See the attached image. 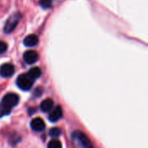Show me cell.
Wrapping results in <instances>:
<instances>
[{
    "instance_id": "3",
    "label": "cell",
    "mask_w": 148,
    "mask_h": 148,
    "mask_svg": "<svg viewBox=\"0 0 148 148\" xmlns=\"http://www.w3.org/2000/svg\"><path fill=\"white\" fill-rule=\"evenodd\" d=\"M21 17H22V15H21L19 12L14 13L13 15H11V16L8 18V20H7V22H6V23H5V26H4V32H5V33H10V32L13 31L14 29L16 27L17 23H19Z\"/></svg>"
},
{
    "instance_id": "2",
    "label": "cell",
    "mask_w": 148,
    "mask_h": 148,
    "mask_svg": "<svg viewBox=\"0 0 148 148\" xmlns=\"http://www.w3.org/2000/svg\"><path fill=\"white\" fill-rule=\"evenodd\" d=\"M73 139L79 143V145L83 148H94L90 140L86 134L81 131H75L73 133Z\"/></svg>"
},
{
    "instance_id": "7",
    "label": "cell",
    "mask_w": 148,
    "mask_h": 148,
    "mask_svg": "<svg viewBox=\"0 0 148 148\" xmlns=\"http://www.w3.org/2000/svg\"><path fill=\"white\" fill-rule=\"evenodd\" d=\"M38 59V54L35 50H28L23 54V60L27 64H33Z\"/></svg>"
},
{
    "instance_id": "6",
    "label": "cell",
    "mask_w": 148,
    "mask_h": 148,
    "mask_svg": "<svg viewBox=\"0 0 148 148\" xmlns=\"http://www.w3.org/2000/svg\"><path fill=\"white\" fill-rule=\"evenodd\" d=\"M62 114H63V112H62V109L60 106H57L55 108H53L49 114V121H51V122H56L58 121L62 117Z\"/></svg>"
},
{
    "instance_id": "10",
    "label": "cell",
    "mask_w": 148,
    "mask_h": 148,
    "mask_svg": "<svg viewBox=\"0 0 148 148\" xmlns=\"http://www.w3.org/2000/svg\"><path fill=\"white\" fill-rule=\"evenodd\" d=\"M23 43L27 47H34L38 43V37H37V36L33 35V34L29 35L24 38Z\"/></svg>"
},
{
    "instance_id": "14",
    "label": "cell",
    "mask_w": 148,
    "mask_h": 148,
    "mask_svg": "<svg viewBox=\"0 0 148 148\" xmlns=\"http://www.w3.org/2000/svg\"><path fill=\"white\" fill-rule=\"evenodd\" d=\"M10 111H11V109H10L6 107L3 106L2 104H0V117L8 115L9 114H10Z\"/></svg>"
},
{
    "instance_id": "9",
    "label": "cell",
    "mask_w": 148,
    "mask_h": 148,
    "mask_svg": "<svg viewBox=\"0 0 148 148\" xmlns=\"http://www.w3.org/2000/svg\"><path fill=\"white\" fill-rule=\"evenodd\" d=\"M54 108V101L48 98L46 100H44L43 101H42L41 105H40V108L43 113H49Z\"/></svg>"
},
{
    "instance_id": "17",
    "label": "cell",
    "mask_w": 148,
    "mask_h": 148,
    "mask_svg": "<svg viewBox=\"0 0 148 148\" xmlns=\"http://www.w3.org/2000/svg\"><path fill=\"white\" fill-rule=\"evenodd\" d=\"M42 90L41 88H36V89L35 90V92H34V93H35V95H36V96H40V95H42Z\"/></svg>"
},
{
    "instance_id": "12",
    "label": "cell",
    "mask_w": 148,
    "mask_h": 148,
    "mask_svg": "<svg viewBox=\"0 0 148 148\" xmlns=\"http://www.w3.org/2000/svg\"><path fill=\"white\" fill-rule=\"evenodd\" d=\"M48 148H62V145L61 141H59L56 139H54L49 142Z\"/></svg>"
},
{
    "instance_id": "1",
    "label": "cell",
    "mask_w": 148,
    "mask_h": 148,
    "mask_svg": "<svg viewBox=\"0 0 148 148\" xmlns=\"http://www.w3.org/2000/svg\"><path fill=\"white\" fill-rule=\"evenodd\" d=\"M34 80L28 75V74H23L20 75L16 80V84L18 88L22 90L28 91L31 88L34 83Z\"/></svg>"
},
{
    "instance_id": "16",
    "label": "cell",
    "mask_w": 148,
    "mask_h": 148,
    "mask_svg": "<svg viewBox=\"0 0 148 148\" xmlns=\"http://www.w3.org/2000/svg\"><path fill=\"white\" fill-rule=\"evenodd\" d=\"M7 49V44L6 42H3V41H0V54L5 52Z\"/></svg>"
},
{
    "instance_id": "11",
    "label": "cell",
    "mask_w": 148,
    "mask_h": 148,
    "mask_svg": "<svg viewBox=\"0 0 148 148\" xmlns=\"http://www.w3.org/2000/svg\"><path fill=\"white\" fill-rule=\"evenodd\" d=\"M27 74L35 81L36 79H37V78H39V77L41 76L42 71H41V69H40L38 67H34V68L30 69Z\"/></svg>"
},
{
    "instance_id": "4",
    "label": "cell",
    "mask_w": 148,
    "mask_h": 148,
    "mask_svg": "<svg viewBox=\"0 0 148 148\" xmlns=\"http://www.w3.org/2000/svg\"><path fill=\"white\" fill-rule=\"evenodd\" d=\"M18 101H19V97L17 95H16L14 93H9V94H6L3 97L1 104L10 109H11L12 108H14L15 106H16L18 104Z\"/></svg>"
},
{
    "instance_id": "13",
    "label": "cell",
    "mask_w": 148,
    "mask_h": 148,
    "mask_svg": "<svg viewBox=\"0 0 148 148\" xmlns=\"http://www.w3.org/2000/svg\"><path fill=\"white\" fill-rule=\"evenodd\" d=\"M61 134H62V131L58 127H54L49 131V135L52 138H57L61 135Z\"/></svg>"
},
{
    "instance_id": "15",
    "label": "cell",
    "mask_w": 148,
    "mask_h": 148,
    "mask_svg": "<svg viewBox=\"0 0 148 148\" xmlns=\"http://www.w3.org/2000/svg\"><path fill=\"white\" fill-rule=\"evenodd\" d=\"M52 4V0H40V5L42 9H49Z\"/></svg>"
},
{
    "instance_id": "5",
    "label": "cell",
    "mask_w": 148,
    "mask_h": 148,
    "mask_svg": "<svg viewBox=\"0 0 148 148\" xmlns=\"http://www.w3.org/2000/svg\"><path fill=\"white\" fill-rule=\"evenodd\" d=\"M15 73V68L10 63H5L0 67V75L4 78H9Z\"/></svg>"
},
{
    "instance_id": "8",
    "label": "cell",
    "mask_w": 148,
    "mask_h": 148,
    "mask_svg": "<svg viewBox=\"0 0 148 148\" xmlns=\"http://www.w3.org/2000/svg\"><path fill=\"white\" fill-rule=\"evenodd\" d=\"M30 127L36 132H42L45 128V123L42 118H35L31 121Z\"/></svg>"
}]
</instances>
